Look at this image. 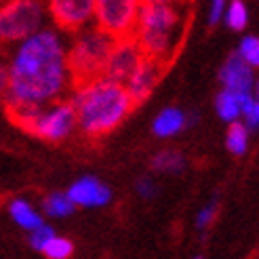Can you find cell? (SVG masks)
<instances>
[{
    "label": "cell",
    "instance_id": "7a4b0ae2",
    "mask_svg": "<svg viewBox=\"0 0 259 259\" xmlns=\"http://www.w3.org/2000/svg\"><path fill=\"white\" fill-rule=\"evenodd\" d=\"M70 101L76 110L78 128L91 139L114 131L135 108L126 87L106 76L76 87Z\"/></svg>",
    "mask_w": 259,
    "mask_h": 259
},
{
    "label": "cell",
    "instance_id": "9a60e30c",
    "mask_svg": "<svg viewBox=\"0 0 259 259\" xmlns=\"http://www.w3.org/2000/svg\"><path fill=\"white\" fill-rule=\"evenodd\" d=\"M150 166H152L154 173L179 175V173H184V169H186V156L179 150L166 148V150H160V152L154 154L152 160H150Z\"/></svg>",
    "mask_w": 259,
    "mask_h": 259
},
{
    "label": "cell",
    "instance_id": "e0dca14e",
    "mask_svg": "<svg viewBox=\"0 0 259 259\" xmlns=\"http://www.w3.org/2000/svg\"><path fill=\"white\" fill-rule=\"evenodd\" d=\"M249 139H251V131L249 126L242 120L228 124V133H226V148L234 154V156H244L249 150Z\"/></svg>",
    "mask_w": 259,
    "mask_h": 259
},
{
    "label": "cell",
    "instance_id": "9c48e42d",
    "mask_svg": "<svg viewBox=\"0 0 259 259\" xmlns=\"http://www.w3.org/2000/svg\"><path fill=\"white\" fill-rule=\"evenodd\" d=\"M47 11L57 28L78 34L95 21V0H47Z\"/></svg>",
    "mask_w": 259,
    "mask_h": 259
},
{
    "label": "cell",
    "instance_id": "44dd1931",
    "mask_svg": "<svg viewBox=\"0 0 259 259\" xmlns=\"http://www.w3.org/2000/svg\"><path fill=\"white\" fill-rule=\"evenodd\" d=\"M236 53L249 63L253 70H259V38L257 36H244Z\"/></svg>",
    "mask_w": 259,
    "mask_h": 259
},
{
    "label": "cell",
    "instance_id": "4fadbf2b",
    "mask_svg": "<svg viewBox=\"0 0 259 259\" xmlns=\"http://www.w3.org/2000/svg\"><path fill=\"white\" fill-rule=\"evenodd\" d=\"M186 126H190L188 114L184 110L175 108V106H169V108H164L156 114V118H154V122H152V131L160 139H169V137L179 135Z\"/></svg>",
    "mask_w": 259,
    "mask_h": 259
},
{
    "label": "cell",
    "instance_id": "f1b7e54d",
    "mask_svg": "<svg viewBox=\"0 0 259 259\" xmlns=\"http://www.w3.org/2000/svg\"><path fill=\"white\" fill-rule=\"evenodd\" d=\"M3 3H9V0H3Z\"/></svg>",
    "mask_w": 259,
    "mask_h": 259
},
{
    "label": "cell",
    "instance_id": "5bb4252c",
    "mask_svg": "<svg viewBox=\"0 0 259 259\" xmlns=\"http://www.w3.org/2000/svg\"><path fill=\"white\" fill-rule=\"evenodd\" d=\"M9 215H11L13 222H15L25 232H34L40 226H45L40 213H36V209L25 198H13V200H9Z\"/></svg>",
    "mask_w": 259,
    "mask_h": 259
},
{
    "label": "cell",
    "instance_id": "cb8c5ba5",
    "mask_svg": "<svg viewBox=\"0 0 259 259\" xmlns=\"http://www.w3.org/2000/svg\"><path fill=\"white\" fill-rule=\"evenodd\" d=\"M215 213H217V200L213 198L209 204H204L202 209L198 211V215H196V228H198L200 232H204L206 228H209V226L213 224Z\"/></svg>",
    "mask_w": 259,
    "mask_h": 259
},
{
    "label": "cell",
    "instance_id": "8fae6325",
    "mask_svg": "<svg viewBox=\"0 0 259 259\" xmlns=\"http://www.w3.org/2000/svg\"><path fill=\"white\" fill-rule=\"evenodd\" d=\"M164 70H166L164 63L146 57L144 63H141V66L133 72V76L126 80L124 87H126L128 95H131V99H133L135 106L144 103V101L152 95V91L156 89V84L160 82Z\"/></svg>",
    "mask_w": 259,
    "mask_h": 259
},
{
    "label": "cell",
    "instance_id": "7402d4cb",
    "mask_svg": "<svg viewBox=\"0 0 259 259\" xmlns=\"http://www.w3.org/2000/svg\"><path fill=\"white\" fill-rule=\"evenodd\" d=\"M42 253L49 259H68L74 253V244L68 238H63V236H55L53 240L47 244V249Z\"/></svg>",
    "mask_w": 259,
    "mask_h": 259
},
{
    "label": "cell",
    "instance_id": "f546056e",
    "mask_svg": "<svg viewBox=\"0 0 259 259\" xmlns=\"http://www.w3.org/2000/svg\"><path fill=\"white\" fill-rule=\"evenodd\" d=\"M196 259H202V257H196Z\"/></svg>",
    "mask_w": 259,
    "mask_h": 259
},
{
    "label": "cell",
    "instance_id": "2e32d148",
    "mask_svg": "<svg viewBox=\"0 0 259 259\" xmlns=\"http://www.w3.org/2000/svg\"><path fill=\"white\" fill-rule=\"evenodd\" d=\"M215 112L224 122L232 124L242 120V97L238 93L222 89L215 97Z\"/></svg>",
    "mask_w": 259,
    "mask_h": 259
},
{
    "label": "cell",
    "instance_id": "4316f807",
    "mask_svg": "<svg viewBox=\"0 0 259 259\" xmlns=\"http://www.w3.org/2000/svg\"><path fill=\"white\" fill-rule=\"evenodd\" d=\"M192 0H144V5H166V7H190Z\"/></svg>",
    "mask_w": 259,
    "mask_h": 259
},
{
    "label": "cell",
    "instance_id": "ffe728a7",
    "mask_svg": "<svg viewBox=\"0 0 259 259\" xmlns=\"http://www.w3.org/2000/svg\"><path fill=\"white\" fill-rule=\"evenodd\" d=\"M242 97V122L249 126V131L259 128V99L253 93L240 95Z\"/></svg>",
    "mask_w": 259,
    "mask_h": 259
},
{
    "label": "cell",
    "instance_id": "83f0119b",
    "mask_svg": "<svg viewBox=\"0 0 259 259\" xmlns=\"http://www.w3.org/2000/svg\"><path fill=\"white\" fill-rule=\"evenodd\" d=\"M253 95L259 99V76H257V82H255V91H253Z\"/></svg>",
    "mask_w": 259,
    "mask_h": 259
},
{
    "label": "cell",
    "instance_id": "277c9868",
    "mask_svg": "<svg viewBox=\"0 0 259 259\" xmlns=\"http://www.w3.org/2000/svg\"><path fill=\"white\" fill-rule=\"evenodd\" d=\"M114 40L116 38H112L108 32L99 30L97 25H93V28L89 25L82 32L74 34L72 45L68 49V61H70L74 89L103 76Z\"/></svg>",
    "mask_w": 259,
    "mask_h": 259
},
{
    "label": "cell",
    "instance_id": "ba28073f",
    "mask_svg": "<svg viewBox=\"0 0 259 259\" xmlns=\"http://www.w3.org/2000/svg\"><path fill=\"white\" fill-rule=\"evenodd\" d=\"M144 59H146V53H144V49L139 47L135 36L116 38L103 76L110 80L120 82V84H126V80L131 78L133 72L144 63Z\"/></svg>",
    "mask_w": 259,
    "mask_h": 259
},
{
    "label": "cell",
    "instance_id": "3957f363",
    "mask_svg": "<svg viewBox=\"0 0 259 259\" xmlns=\"http://www.w3.org/2000/svg\"><path fill=\"white\" fill-rule=\"evenodd\" d=\"M188 9L190 7L144 5L133 36L146 57L164 63L166 68L171 66L186 36Z\"/></svg>",
    "mask_w": 259,
    "mask_h": 259
},
{
    "label": "cell",
    "instance_id": "5b68a950",
    "mask_svg": "<svg viewBox=\"0 0 259 259\" xmlns=\"http://www.w3.org/2000/svg\"><path fill=\"white\" fill-rule=\"evenodd\" d=\"M9 118L23 131L45 141H63L74 133V128H78V118L70 99H61L38 110L13 114Z\"/></svg>",
    "mask_w": 259,
    "mask_h": 259
},
{
    "label": "cell",
    "instance_id": "52a82bcc",
    "mask_svg": "<svg viewBox=\"0 0 259 259\" xmlns=\"http://www.w3.org/2000/svg\"><path fill=\"white\" fill-rule=\"evenodd\" d=\"M144 0H95V25L112 38L133 36Z\"/></svg>",
    "mask_w": 259,
    "mask_h": 259
},
{
    "label": "cell",
    "instance_id": "d4e9b609",
    "mask_svg": "<svg viewBox=\"0 0 259 259\" xmlns=\"http://www.w3.org/2000/svg\"><path fill=\"white\" fill-rule=\"evenodd\" d=\"M135 190L141 198H146V200H152V198H156V194H158V186H156V181H154L150 175H144V177H139L137 179V184H135Z\"/></svg>",
    "mask_w": 259,
    "mask_h": 259
},
{
    "label": "cell",
    "instance_id": "6da1fadb",
    "mask_svg": "<svg viewBox=\"0 0 259 259\" xmlns=\"http://www.w3.org/2000/svg\"><path fill=\"white\" fill-rule=\"evenodd\" d=\"M74 89L68 49L53 30H40L11 47L3 68V95L7 114L38 110L61 101Z\"/></svg>",
    "mask_w": 259,
    "mask_h": 259
},
{
    "label": "cell",
    "instance_id": "484cf974",
    "mask_svg": "<svg viewBox=\"0 0 259 259\" xmlns=\"http://www.w3.org/2000/svg\"><path fill=\"white\" fill-rule=\"evenodd\" d=\"M226 3L228 0H211V5H209V25H215V23H219L224 19L226 11H228Z\"/></svg>",
    "mask_w": 259,
    "mask_h": 259
},
{
    "label": "cell",
    "instance_id": "7c38bea8",
    "mask_svg": "<svg viewBox=\"0 0 259 259\" xmlns=\"http://www.w3.org/2000/svg\"><path fill=\"white\" fill-rule=\"evenodd\" d=\"M68 194L76 206H106L112 200L110 188L103 186L93 175H84L76 179L68 188Z\"/></svg>",
    "mask_w": 259,
    "mask_h": 259
},
{
    "label": "cell",
    "instance_id": "603a6c76",
    "mask_svg": "<svg viewBox=\"0 0 259 259\" xmlns=\"http://www.w3.org/2000/svg\"><path fill=\"white\" fill-rule=\"evenodd\" d=\"M55 236H57V234H55V230L45 224V226H40L38 230L30 232V244H32L36 251H40V253H42V251L47 249V244L53 240Z\"/></svg>",
    "mask_w": 259,
    "mask_h": 259
},
{
    "label": "cell",
    "instance_id": "ac0fdd59",
    "mask_svg": "<svg viewBox=\"0 0 259 259\" xmlns=\"http://www.w3.org/2000/svg\"><path fill=\"white\" fill-rule=\"evenodd\" d=\"M76 209L74 200L70 198L68 192H51L42 198V211L49 215V217H68L72 215Z\"/></svg>",
    "mask_w": 259,
    "mask_h": 259
},
{
    "label": "cell",
    "instance_id": "30bf717a",
    "mask_svg": "<svg viewBox=\"0 0 259 259\" xmlns=\"http://www.w3.org/2000/svg\"><path fill=\"white\" fill-rule=\"evenodd\" d=\"M219 82L226 91H232V93H238V95H247L255 91V70L244 61L238 53L230 55L224 66L222 72H219Z\"/></svg>",
    "mask_w": 259,
    "mask_h": 259
},
{
    "label": "cell",
    "instance_id": "d6986e66",
    "mask_svg": "<svg viewBox=\"0 0 259 259\" xmlns=\"http://www.w3.org/2000/svg\"><path fill=\"white\" fill-rule=\"evenodd\" d=\"M224 21L230 30L234 32H242L247 28V21H249V11H247V5L244 0H232L228 5V11L224 15Z\"/></svg>",
    "mask_w": 259,
    "mask_h": 259
},
{
    "label": "cell",
    "instance_id": "8992f818",
    "mask_svg": "<svg viewBox=\"0 0 259 259\" xmlns=\"http://www.w3.org/2000/svg\"><path fill=\"white\" fill-rule=\"evenodd\" d=\"M47 3L42 0H9L0 11V38L5 45L15 47L45 30Z\"/></svg>",
    "mask_w": 259,
    "mask_h": 259
}]
</instances>
